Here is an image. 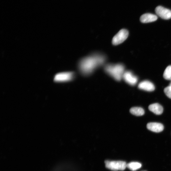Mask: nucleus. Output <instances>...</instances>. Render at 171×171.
<instances>
[{
    "instance_id": "obj_1",
    "label": "nucleus",
    "mask_w": 171,
    "mask_h": 171,
    "mask_svg": "<svg viewBox=\"0 0 171 171\" xmlns=\"http://www.w3.org/2000/svg\"><path fill=\"white\" fill-rule=\"evenodd\" d=\"M105 60V57L101 54H95L85 57L79 63L80 71L83 75H88L103 65Z\"/></svg>"
},
{
    "instance_id": "obj_2",
    "label": "nucleus",
    "mask_w": 171,
    "mask_h": 171,
    "mask_svg": "<svg viewBox=\"0 0 171 171\" xmlns=\"http://www.w3.org/2000/svg\"><path fill=\"white\" fill-rule=\"evenodd\" d=\"M104 69L105 72L118 81L123 78L125 72L124 65L120 63L108 64L105 65Z\"/></svg>"
},
{
    "instance_id": "obj_3",
    "label": "nucleus",
    "mask_w": 171,
    "mask_h": 171,
    "mask_svg": "<svg viewBox=\"0 0 171 171\" xmlns=\"http://www.w3.org/2000/svg\"><path fill=\"white\" fill-rule=\"evenodd\" d=\"M105 165L106 167L113 171L124 170L127 167V164L125 161H105Z\"/></svg>"
},
{
    "instance_id": "obj_4",
    "label": "nucleus",
    "mask_w": 171,
    "mask_h": 171,
    "mask_svg": "<svg viewBox=\"0 0 171 171\" xmlns=\"http://www.w3.org/2000/svg\"><path fill=\"white\" fill-rule=\"evenodd\" d=\"M74 76V73L71 72L58 73L55 75L54 81L57 83L69 82L72 80Z\"/></svg>"
},
{
    "instance_id": "obj_5",
    "label": "nucleus",
    "mask_w": 171,
    "mask_h": 171,
    "mask_svg": "<svg viewBox=\"0 0 171 171\" xmlns=\"http://www.w3.org/2000/svg\"><path fill=\"white\" fill-rule=\"evenodd\" d=\"M129 35V32L127 29H122L116 34L112 40V43L114 46L119 44L126 39Z\"/></svg>"
},
{
    "instance_id": "obj_6",
    "label": "nucleus",
    "mask_w": 171,
    "mask_h": 171,
    "mask_svg": "<svg viewBox=\"0 0 171 171\" xmlns=\"http://www.w3.org/2000/svg\"><path fill=\"white\" fill-rule=\"evenodd\" d=\"M155 11L158 16L164 19L171 18V11L162 6H159L156 8Z\"/></svg>"
},
{
    "instance_id": "obj_7",
    "label": "nucleus",
    "mask_w": 171,
    "mask_h": 171,
    "mask_svg": "<svg viewBox=\"0 0 171 171\" xmlns=\"http://www.w3.org/2000/svg\"><path fill=\"white\" fill-rule=\"evenodd\" d=\"M123 79L125 81L129 84L134 86L138 82L137 77L130 71H125L123 77Z\"/></svg>"
},
{
    "instance_id": "obj_8",
    "label": "nucleus",
    "mask_w": 171,
    "mask_h": 171,
    "mask_svg": "<svg viewBox=\"0 0 171 171\" xmlns=\"http://www.w3.org/2000/svg\"><path fill=\"white\" fill-rule=\"evenodd\" d=\"M138 88L139 89L149 92L153 91L155 89L153 83L148 80H144L141 82L138 85Z\"/></svg>"
},
{
    "instance_id": "obj_9",
    "label": "nucleus",
    "mask_w": 171,
    "mask_h": 171,
    "mask_svg": "<svg viewBox=\"0 0 171 171\" xmlns=\"http://www.w3.org/2000/svg\"><path fill=\"white\" fill-rule=\"evenodd\" d=\"M147 128L150 131L157 133L163 131L164 129L163 124L157 122L148 123L147 124Z\"/></svg>"
},
{
    "instance_id": "obj_10",
    "label": "nucleus",
    "mask_w": 171,
    "mask_h": 171,
    "mask_svg": "<svg viewBox=\"0 0 171 171\" xmlns=\"http://www.w3.org/2000/svg\"><path fill=\"white\" fill-rule=\"evenodd\" d=\"M157 16L154 14L146 13L143 14L140 18V21L142 23H147L156 21Z\"/></svg>"
},
{
    "instance_id": "obj_11",
    "label": "nucleus",
    "mask_w": 171,
    "mask_h": 171,
    "mask_svg": "<svg viewBox=\"0 0 171 171\" xmlns=\"http://www.w3.org/2000/svg\"><path fill=\"white\" fill-rule=\"evenodd\" d=\"M149 109L150 111L158 115L161 114L163 112V107L157 103L150 105L149 107Z\"/></svg>"
},
{
    "instance_id": "obj_12",
    "label": "nucleus",
    "mask_w": 171,
    "mask_h": 171,
    "mask_svg": "<svg viewBox=\"0 0 171 171\" xmlns=\"http://www.w3.org/2000/svg\"><path fill=\"white\" fill-rule=\"evenodd\" d=\"M130 112L136 116H142L144 114V109L142 108L138 107L132 108L130 110Z\"/></svg>"
},
{
    "instance_id": "obj_13",
    "label": "nucleus",
    "mask_w": 171,
    "mask_h": 171,
    "mask_svg": "<svg viewBox=\"0 0 171 171\" xmlns=\"http://www.w3.org/2000/svg\"><path fill=\"white\" fill-rule=\"evenodd\" d=\"M142 167V164L138 162H131L127 164V167L133 171L139 169Z\"/></svg>"
},
{
    "instance_id": "obj_14",
    "label": "nucleus",
    "mask_w": 171,
    "mask_h": 171,
    "mask_svg": "<svg viewBox=\"0 0 171 171\" xmlns=\"http://www.w3.org/2000/svg\"><path fill=\"white\" fill-rule=\"evenodd\" d=\"M163 77L166 80H171V65H170L166 69L163 74Z\"/></svg>"
},
{
    "instance_id": "obj_15",
    "label": "nucleus",
    "mask_w": 171,
    "mask_h": 171,
    "mask_svg": "<svg viewBox=\"0 0 171 171\" xmlns=\"http://www.w3.org/2000/svg\"><path fill=\"white\" fill-rule=\"evenodd\" d=\"M164 91L167 96L171 99V90L170 89L169 86L165 88Z\"/></svg>"
},
{
    "instance_id": "obj_16",
    "label": "nucleus",
    "mask_w": 171,
    "mask_h": 171,
    "mask_svg": "<svg viewBox=\"0 0 171 171\" xmlns=\"http://www.w3.org/2000/svg\"></svg>"
},
{
    "instance_id": "obj_17",
    "label": "nucleus",
    "mask_w": 171,
    "mask_h": 171,
    "mask_svg": "<svg viewBox=\"0 0 171 171\" xmlns=\"http://www.w3.org/2000/svg\"><path fill=\"white\" fill-rule=\"evenodd\" d=\"M170 85H171V84H170Z\"/></svg>"
}]
</instances>
